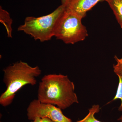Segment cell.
<instances>
[{"mask_svg": "<svg viewBox=\"0 0 122 122\" xmlns=\"http://www.w3.org/2000/svg\"><path fill=\"white\" fill-rule=\"evenodd\" d=\"M0 21L4 25L7 31L8 37H12V25L13 20L10 17V14L0 6Z\"/></svg>", "mask_w": 122, "mask_h": 122, "instance_id": "cell-8", "label": "cell"}, {"mask_svg": "<svg viewBox=\"0 0 122 122\" xmlns=\"http://www.w3.org/2000/svg\"><path fill=\"white\" fill-rule=\"evenodd\" d=\"M42 122H54L52 120L48 118H41Z\"/></svg>", "mask_w": 122, "mask_h": 122, "instance_id": "cell-12", "label": "cell"}, {"mask_svg": "<svg viewBox=\"0 0 122 122\" xmlns=\"http://www.w3.org/2000/svg\"><path fill=\"white\" fill-rule=\"evenodd\" d=\"M100 110V106L99 105H94L91 108L89 109L88 114L84 118L81 120H78L76 122H102L98 120L95 117V114L98 113Z\"/></svg>", "mask_w": 122, "mask_h": 122, "instance_id": "cell-9", "label": "cell"}, {"mask_svg": "<svg viewBox=\"0 0 122 122\" xmlns=\"http://www.w3.org/2000/svg\"><path fill=\"white\" fill-rule=\"evenodd\" d=\"M27 116L29 120L37 117L48 118L54 122H72L70 118L63 114L61 109L54 105L41 102L38 99L31 102L27 109Z\"/></svg>", "mask_w": 122, "mask_h": 122, "instance_id": "cell-5", "label": "cell"}, {"mask_svg": "<svg viewBox=\"0 0 122 122\" xmlns=\"http://www.w3.org/2000/svg\"><path fill=\"white\" fill-rule=\"evenodd\" d=\"M68 0H61V5H65Z\"/></svg>", "mask_w": 122, "mask_h": 122, "instance_id": "cell-14", "label": "cell"}, {"mask_svg": "<svg viewBox=\"0 0 122 122\" xmlns=\"http://www.w3.org/2000/svg\"><path fill=\"white\" fill-rule=\"evenodd\" d=\"M74 83L67 75H46L39 82L37 99L42 103L56 106L65 110L79 103Z\"/></svg>", "mask_w": 122, "mask_h": 122, "instance_id": "cell-1", "label": "cell"}, {"mask_svg": "<svg viewBox=\"0 0 122 122\" xmlns=\"http://www.w3.org/2000/svg\"><path fill=\"white\" fill-rule=\"evenodd\" d=\"M82 19L65 9L57 23L54 36L67 44L84 41L88 34Z\"/></svg>", "mask_w": 122, "mask_h": 122, "instance_id": "cell-4", "label": "cell"}, {"mask_svg": "<svg viewBox=\"0 0 122 122\" xmlns=\"http://www.w3.org/2000/svg\"><path fill=\"white\" fill-rule=\"evenodd\" d=\"M114 58L117 63L113 65L114 72L117 76H122V57L119 58L117 56H115Z\"/></svg>", "mask_w": 122, "mask_h": 122, "instance_id": "cell-11", "label": "cell"}, {"mask_svg": "<svg viewBox=\"0 0 122 122\" xmlns=\"http://www.w3.org/2000/svg\"><path fill=\"white\" fill-rule=\"evenodd\" d=\"M3 71L6 89L0 96V104L4 107L11 105L17 92L24 86L36 85V78L41 73L39 66L32 67L22 61L9 66Z\"/></svg>", "mask_w": 122, "mask_h": 122, "instance_id": "cell-2", "label": "cell"}, {"mask_svg": "<svg viewBox=\"0 0 122 122\" xmlns=\"http://www.w3.org/2000/svg\"><path fill=\"white\" fill-rule=\"evenodd\" d=\"M65 9V6L61 5L48 15L37 17H27L17 30L41 42L50 41L54 36L57 23Z\"/></svg>", "mask_w": 122, "mask_h": 122, "instance_id": "cell-3", "label": "cell"}, {"mask_svg": "<svg viewBox=\"0 0 122 122\" xmlns=\"http://www.w3.org/2000/svg\"><path fill=\"white\" fill-rule=\"evenodd\" d=\"M31 122H42L41 118L39 117H37L34 120L31 121Z\"/></svg>", "mask_w": 122, "mask_h": 122, "instance_id": "cell-13", "label": "cell"}, {"mask_svg": "<svg viewBox=\"0 0 122 122\" xmlns=\"http://www.w3.org/2000/svg\"><path fill=\"white\" fill-rule=\"evenodd\" d=\"M119 79V82L118 85L115 97L113 100L120 99L121 100V105L118 108L119 111L122 112V76L118 75Z\"/></svg>", "mask_w": 122, "mask_h": 122, "instance_id": "cell-10", "label": "cell"}, {"mask_svg": "<svg viewBox=\"0 0 122 122\" xmlns=\"http://www.w3.org/2000/svg\"><path fill=\"white\" fill-rule=\"evenodd\" d=\"M106 0H68L64 6L66 10L82 18L88 11L98 3Z\"/></svg>", "mask_w": 122, "mask_h": 122, "instance_id": "cell-6", "label": "cell"}, {"mask_svg": "<svg viewBox=\"0 0 122 122\" xmlns=\"http://www.w3.org/2000/svg\"><path fill=\"white\" fill-rule=\"evenodd\" d=\"M118 121H121V122H122V115L118 119Z\"/></svg>", "mask_w": 122, "mask_h": 122, "instance_id": "cell-15", "label": "cell"}, {"mask_svg": "<svg viewBox=\"0 0 122 122\" xmlns=\"http://www.w3.org/2000/svg\"><path fill=\"white\" fill-rule=\"evenodd\" d=\"M122 29V0H106Z\"/></svg>", "mask_w": 122, "mask_h": 122, "instance_id": "cell-7", "label": "cell"}, {"mask_svg": "<svg viewBox=\"0 0 122 122\" xmlns=\"http://www.w3.org/2000/svg\"></svg>", "mask_w": 122, "mask_h": 122, "instance_id": "cell-16", "label": "cell"}]
</instances>
